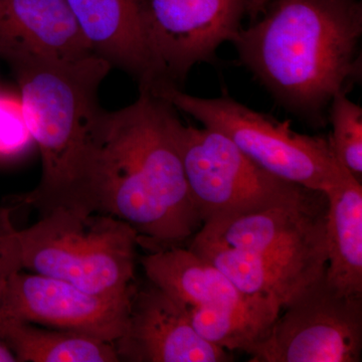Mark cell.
I'll use <instances>...</instances> for the list:
<instances>
[{"instance_id": "obj_1", "label": "cell", "mask_w": 362, "mask_h": 362, "mask_svg": "<svg viewBox=\"0 0 362 362\" xmlns=\"http://www.w3.org/2000/svg\"><path fill=\"white\" fill-rule=\"evenodd\" d=\"M175 108L148 90L134 103L102 110L90 136L83 207L110 214L150 252L180 246L202 226L190 197Z\"/></svg>"}, {"instance_id": "obj_2", "label": "cell", "mask_w": 362, "mask_h": 362, "mask_svg": "<svg viewBox=\"0 0 362 362\" xmlns=\"http://www.w3.org/2000/svg\"><path fill=\"white\" fill-rule=\"evenodd\" d=\"M361 35L358 0H265L233 44L281 106L320 127L361 77Z\"/></svg>"}, {"instance_id": "obj_3", "label": "cell", "mask_w": 362, "mask_h": 362, "mask_svg": "<svg viewBox=\"0 0 362 362\" xmlns=\"http://www.w3.org/2000/svg\"><path fill=\"white\" fill-rule=\"evenodd\" d=\"M327 201L309 189L294 201L206 221L194 237L213 243L211 262L245 296L283 308L327 268Z\"/></svg>"}, {"instance_id": "obj_4", "label": "cell", "mask_w": 362, "mask_h": 362, "mask_svg": "<svg viewBox=\"0 0 362 362\" xmlns=\"http://www.w3.org/2000/svg\"><path fill=\"white\" fill-rule=\"evenodd\" d=\"M111 69L96 54L13 68L26 125L42 158L39 185L20 199L40 216L59 207L83 209L90 136L103 110L98 90Z\"/></svg>"}, {"instance_id": "obj_5", "label": "cell", "mask_w": 362, "mask_h": 362, "mask_svg": "<svg viewBox=\"0 0 362 362\" xmlns=\"http://www.w3.org/2000/svg\"><path fill=\"white\" fill-rule=\"evenodd\" d=\"M20 239L25 271L112 299L130 300L135 291L138 235L115 216L59 207L20 230Z\"/></svg>"}, {"instance_id": "obj_6", "label": "cell", "mask_w": 362, "mask_h": 362, "mask_svg": "<svg viewBox=\"0 0 362 362\" xmlns=\"http://www.w3.org/2000/svg\"><path fill=\"white\" fill-rule=\"evenodd\" d=\"M150 92L194 117L204 127L225 135L247 158L282 180L324 192L344 173L329 139L300 134L289 121L252 110L226 94L204 99L173 85L158 86Z\"/></svg>"}, {"instance_id": "obj_7", "label": "cell", "mask_w": 362, "mask_h": 362, "mask_svg": "<svg viewBox=\"0 0 362 362\" xmlns=\"http://www.w3.org/2000/svg\"><path fill=\"white\" fill-rule=\"evenodd\" d=\"M178 138L188 189L202 225L280 206L309 190L259 168L218 131L181 123Z\"/></svg>"}, {"instance_id": "obj_8", "label": "cell", "mask_w": 362, "mask_h": 362, "mask_svg": "<svg viewBox=\"0 0 362 362\" xmlns=\"http://www.w3.org/2000/svg\"><path fill=\"white\" fill-rule=\"evenodd\" d=\"M282 310L265 337L247 351L249 361H361L362 296L340 294L325 273Z\"/></svg>"}, {"instance_id": "obj_9", "label": "cell", "mask_w": 362, "mask_h": 362, "mask_svg": "<svg viewBox=\"0 0 362 362\" xmlns=\"http://www.w3.org/2000/svg\"><path fill=\"white\" fill-rule=\"evenodd\" d=\"M151 40L166 85L180 88L197 64L233 42L255 0H148Z\"/></svg>"}, {"instance_id": "obj_10", "label": "cell", "mask_w": 362, "mask_h": 362, "mask_svg": "<svg viewBox=\"0 0 362 362\" xmlns=\"http://www.w3.org/2000/svg\"><path fill=\"white\" fill-rule=\"evenodd\" d=\"M130 300L90 294L59 279L21 270L9 281L0 319H14L114 343L125 329Z\"/></svg>"}, {"instance_id": "obj_11", "label": "cell", "mask_w": 362, "mask_h": 362, "mask_svg": "<svg viewBox=\"0 0 362 362\" xmlns=\"http://www.w3.org/2000/svg\"><path fill=\"white\" fill-rule=\"evenodd\" d=\"M120 361L228 362L230 351L202 338L185 304L150 283L131 297L123 334L114 342Z\"/></svg>"}, {"instance_id": "obj_12", "label": "cell", "mask_w": 362, "mask_h": 362, "mask_svg": "<svg viewBox=\"0 0 362 362\" xmlns=\"http://www.w3.org/2000/svg\"><path fill=\"white\" fill-rule=\"evenodd\" d=\"M96 56L125 71L140 90L165 85L151 40L148 0H66Z\"/></svg>"}, {"instance_id": "obj_13", "label": "cell", "mask_w": 362, "mask_h": 362, "mask_svg": "<svg viewBox=\"0 0 362 362\" xmlns=\"http://www.w3.org/2000/svg\"><path fill=\"white\" fill-rule=\"evenodd\" d=\"M95 54L66 0H0V58L11 68Z\"/></svg>"}, {"instance_id": "obj_14", "label": "cell", "mask_w": 362, "mask_h": 362, "mask_svg": "<svg viewBox=\"0 0 362 362\" xmlns=\"http://www.w3.org/2000/svg\"><path fill=\"white\" fill-rule=\"evenodd\" d=\"M141 264L150 283L185 306L280 315L270 304L245 296L223 272L190 249L178 246L150 252Z\"/></svg>"}, {"instance_id": "obj_15", "label": "cell", "mask_w": 362, "mask_h": 362, "mask_svg": "<svg viewBox=\"0 0 362 362\" xmlns=\"http://www.w3.org/2000/svg\"><path fill=\"white\" fill-rule=\"evenodd\" d=\"M326 211V279L340 294L362 296V187L345 169L323 192Z\"/></svg>"}, {"instance_id": "obj_16", "label": "cell", "mask_w": 362, "mask_h": 362, "mask_svg": "<svg viewBox=\"0 0 362 362\" xmlns=\"http://www.w3.org/2000/svg\"><path fill=\"white\" fill-rule=\"evenodd\" d=\"M0 338L18 362L120 361L114 343L14 319H0Z\"/></svg>"}, {"instance_id": "obj_17", "label": "cell", "mask_w": 362, "mask_h": 362, "mask_svg": "<svg viewBox=\"0 0 362 362\" xmlns=\"http://www.w3.org/2000/svg\"><path fill=\"white\" fill-rule=\"evenodd\" d=\"M187 307L188 318L204 339L228 351H245L259 342L278 317L235 309Z\"/></svg>"}, {"instance_id": "obj_18", "label": "cell", "mask_w": 362, "mask_h": 362, "mask_svg": "<svg viewBox=\"0 0 362 362\" xmlns=\"http://www.w3.org/2000/svg\"><path fill=\"white\" fill-rule=\"evenodd\" d=\"M332 125L331 148L337 161L361 180L362 175V109L346 93L333 98L328 109Z\"/></svg>"}, {"instance_id": "obj_19", "label": "cell", "mask_w": 362, "mask_h": 362, "mask_svg": "<svg viewBox=\"0 0 362 362\" xmlns=\"http://www.w3.org/2000/svg\"><path fill=\"white\" fill-rule=\"evenodd\" d=\"M32 142L20 97L0 94V158L20 156Z\"/></svg>"}, {"instance_id": "obj_20", "label": "cell", "mask_w": 362, "mask_h": 362, "mask_svg": "<svg viewBox=\"0 0 362 362\" xmlns=\"http://www.w3.org/2000/svg\"><path fill=\"white\" fill-rule=\"evenodd\" d=\"M21 270L20 230L13 225L11 209L0 206V302L9 281Z\"/></svg>"}, {"instance_id": "obj_21", "label": "cell", "mask_w": 362, "mask_h": 362, "mask_svg": "<svg viewBox=\"0 0 362 362\" xmlns=\"http://www.w3.org/2000/svg\"><path fill=\"white\" fill-rule=\"evenodd\" d=\"M0 362H18L6 343L0 338Z\"/></svg>"}, {"instance_id": "obj_22", "label": "cell", "mask_w": 362, "mask_h": 362, "mask_svg": "<svg viewBox=\"0 0 362 362\" xmlns=\"http://www.w3.org/2000/svg\"><path fill=\"white\" fill-rule=\"evenodd\" d=\"M264 2H265V0H255V13L252 18H250V20H252V18L258 14L259 9H261L262 6L264 4Z\"/></svg>"}]
</instances>
